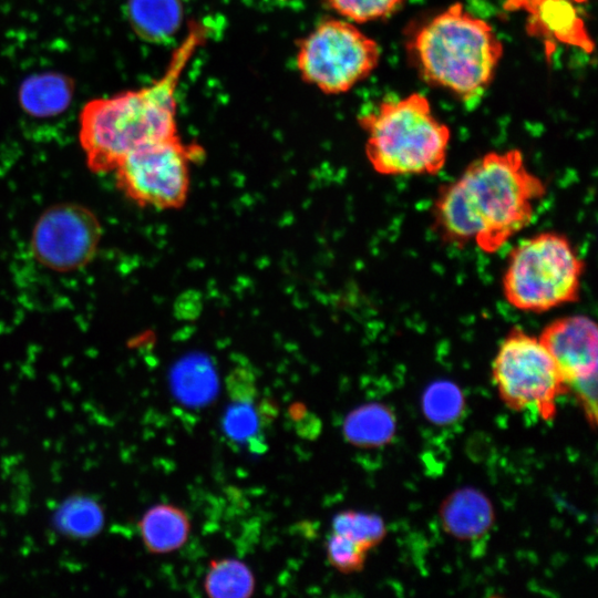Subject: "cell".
Masks as SVG:
<instances>
[{"label":"cell","instance_id":"1","mask_svg":"<svg viewBox=\"0 0 598 598\" xmlns=\"http://www.w3.org/2000/svg\"><path fill=\"white\" fill-rule=\"evenodd\" d=\"M546 193L545 182L526 166L519 150L492 151L439 187L432 227L447 245L473 244L494 254L532 223Z\"/></svg>","mask_w":598,"mask_h":598},{"label":"cell","instance_id":"2","mask_svg":"<svg viewBox=\"0 0 598 598\" xmlns=\"http://www.w3.org/2000/svg\"><path fill=\"white\" fill-rule=\"evenodd\" d=\"M208 29L193 23L163 75L146 86L89 101L79 116V140L93 173L113 172L130 152L177 134L176 90Z\"/></svg>","mask_w":598,"mask_h":598},{"label":"cell","instance_id":"3","mask_svg":"<svg viewBox=\"0 0 598 598\" xmlns=\"http://www.w3.org/2000/svg\"><path fill=\"white\" fill-rule=\"evenodd\" d=\"M408 50L426 83L468 101L492 83L504 48L487 21L455 2L419 28Z\"/></svg>","mask_w":598,"mask_h":598},{"label":"cell","instance_id":"4","mask_svg":"<svg viewBox=\"0 0 598 598\" xmlns=\"http://www.w3.org/2000/svg\"><path fill=\"white\" fill-rule=\"evenodd\" d=\"M365 155L384 176L436 175L446 163L451 131L420 93L384 100L359 116Z\"/></svg>","mask_w":598,"mask_h":598},{"label":"cell","instance_id":"5","mask_svg":"<svg viewBox=\"0 0 598 598\" xmlns=\"http://www.w3.org/2000/svg\"><path fill=\"white\" fill-rule=\"evenodd\" d=\"M584 272L585 261L567 236L540 231L508 254L502 290L513 308L542 313L576 302Z\"/></svg>","mask_w":598,"mask_h":598},{"label":"cell","instance_id":"6","mask_svg":"<svg viewBox=\"0 0 598 598\" xmlns=\"http://www.w3.org/2000/svg\"><path fill=\"white\" fill-rule=\"evenodd\" d=\"M502 401L512 410L551 421L558 399L569 392L549 352L535 337L513 327L502 340L492 363Z\"/></svg>","mask_w":598,"mask_h":598},{"label":"cell","instance_id":"7","mask_svg":"<svg viewBox=\"0 0 598 598\" xmlns=\"http://www.w3.org/2000/svg\"><path fill=\"white\" fill-rule=\"evenodd\" d=\"M378 42L351 21L324 19L298 42L301 79L326 94L346 93L378 66Z\"/></svg>","mask_w":598,"mask_h":598},{"label":"cell","instance_id":"8","mask_svg":"<svg viewBox=\"0 0 598 598\" xmlns=\"http://www.w3.org/2000/svg\"><path fill=\"white\" fill-rule=\"evenodd\" d=\"M192 155L176 135L135 148L113 172L120 189L140 206L177 208L187 198Z\"/></svg>","mask_w":598,"mask_h":598},{"label":"cell","instance_id":"9","mask_svg":"<svg viewBox=\"0 0 598 598\" xmlns=\"http://www.w3.org/2000/svg\"><path fill=\"white\" fill-rule=\"evenodd\" d=\"M102 225L97 216L78 203H60L45 209L31 235V250L39 264L56 272L85 267L97 252Z\"/></svg>","mask_w":598,"mask_h":598},{"label":"cell","instance_id":"10","mask_svg":"<svg viewBox=\"0 0 598 598\" xmlns=\"http://www.w3.org/2000/svg\"><path fill=\"white\" fill-rule=\"evenodd\" d=\"M538 339L568 388L597 377L598 329L590 317L573 315L557 318L544 327Z\"/></svg>","mask_w":598,"mask_h":598},{"label":"cell","instance_id":"11","mask_svg":"<svg viewBox=\"0 0 598 598\" xmlns=\"http://www.w3.org/2000/svg\"><path fill=\"white\" fill-rule=\"evenodd\" d=\"M440 515L447 533L464 540L483 537L494 522L489 499L474 488L452 493L442 504Z\"/></svg>","mask_w":598,"mask_h":598},{"label":"cell","instance_id":"12","mask_svg":"<svg viewBox=\"0 0 598 598\" xmlns=\"http://www.w3.org/2000/svg\"><path fill=\"white\" fill-rule=\"evenodd\" d=\"M137 527L148 553L167 554L187 542L190 522L183 508L172 504H156L143 514Z\"/></svg>","mask_w":598,"mask_h":598},{"label":"cell","instance_id":"13","mask_svg":"<svg viewBox=\"0 0 598 598\" xmlns=\"http://www.w3.org/2000/svg\"><path fill=\"white\" fill-rule=\"evenodd\" d=\"M125 13L138 38L164 43L179 30L183 9L179 0H127Z\"/></svg>","mask_w":598,"mask_h":598},{"label":"cell","instance_id":"14","mask_svg":"<svg viewBox=\"0 0 598 598\" xmlns=\"http://www.w3.org/2000/svg\"><path fill=\"white\" fill-rule=\"evenodd\" d=\"M74 85L71 79L58 73H41L23 81L19 102L28 114L35 117L54 116L68 109Z\"/></svg>","mask_w":598,"mask_h":598},{"label":"cell","instance_id":"15","mask_svg":"<svg viewBox=\"0 0 598 598\" xmlns=\"http://www.w3.org/2000/svg\"><path fill=\"white\" fill-rule=\"evenodd\" d=\"M104 524L105 513L102 504L82 493L68 496L52 516L53 528L60 535L76 540L95 537Z\"/></svg>","mask_w":598,"mask_h":598},{"label":"cell","instance_id":"16","mask_svg":"<svg viewBox=\"0 0 598 598\" xmlns=\"http://www.w3.org/2000/svg\"><path fill=\"white\" fill-rule=\"evenodd\" d=\"M394 432V414L381 403L358 406L346 416L342 424L346 441L363 448L385 445L393 439Z\"/></svg>","mask_w":598,"mask_h":598},{"label":"cell","instance_id":"17","mask_svg":"<svg viewBox=\"0 0 598 598\" xmlns=\"http://www.w3.org/2000/svg\"><path fill=\"white\" fill-rule=\"evenodd\" d=\"M204 589L213 598H246L254 592L255 577L250 568L238 559H214L209 563Z\"/></svg>","mask_w":598,"mask_h":598},{"label":"cell","instance_id":"18","mask_svg":"<svg viewBox=\"0 0 598 598\" xmlns=\"http://www.w3.org/2000/svg\"><path fill=\"white\" fill-rule=\"evenodd\" d=\"M332 533L351 539L369 551L383 540L386 527L377 514L343 511L333 517Z\"/></svg>","mask_w":598,"mask_h":598},{"label":"cell","instance_id":"19","mask_svg":"<svg viewBox=\"0 0 598 598\" xmlns=\"http://www.w3.org/2000/svg\"><path fill=\"white\" fill-rule=\"evenodd\" d=\"M425 416L436 424H448L456 421L464 410V396L452 382L440 381L431 384L422 398Z\"/></svg>","mask_w":598,"mask_h":598},{"label":"cell","instance_id":"20","mask_svg":"<svg viewBox=\"0 0 598 598\" xmlns=\"http://www.w3.org/2000/svg\"><path fill=\"white\" fill-rule=\"evenodd\" d=\"M405 0H324L334 12L357 23L385 19L404 4Z\"/></svg>","mask_w":598,"mask_h":598},{"label":"cell","instance_id":"21","mask_svg":"<svg viewBox=\"0 0 598 598\" xmlns=\"http://www.w3.org/2000/svg\"><path fill=\"white\" fill-rule=\"evenodd\" d=\"M252 402H234L228 406L223 426L226 435L236 441L244 442L251 440L261 424L258 410Z\"/></svg>","mask_w":598,"mask_h":598},{"label":"cell","instance_id":"22","mask_svg":"<svg viewBox=\"0 0 598 598\" xmlns=\"http://www.w3.org/2000/svg\"><path fill=\"white\" fill-rule=\"evenodd\" d=\"M326 549L330 565L342 574L360 571L368 553L351 539L334 533L328 538Z\"/></svg>","mask_w":598,"mask_h":598},{"label":"cell","instance_id":"23","mask_svg":"<svg viewBox=\"0 0 598 598\" xmlns=\"http://www.w3.org/2000/svg\"><path fill=\"white\" fill-rule=\"evenodd\" d=\"M570 391L576 395L589 424L595 426L597 422V377L571 384Z\"/></svg>","mask_w":598,"mask_h":598},{"label":"cell","instance_id":"24","mask_svg":"<svg viewBox=\"0 0 598 598\" xmlns=\"http://www.w3.org/2000/svg\"><path fill=\"white\" fill-rule=\"evenodd\" d=\"M228 392L234 402H252L256 395L252 378L234 372L228 378Z\"/></svg>","mask_w":598,"mask_h":598}]
</instances>
